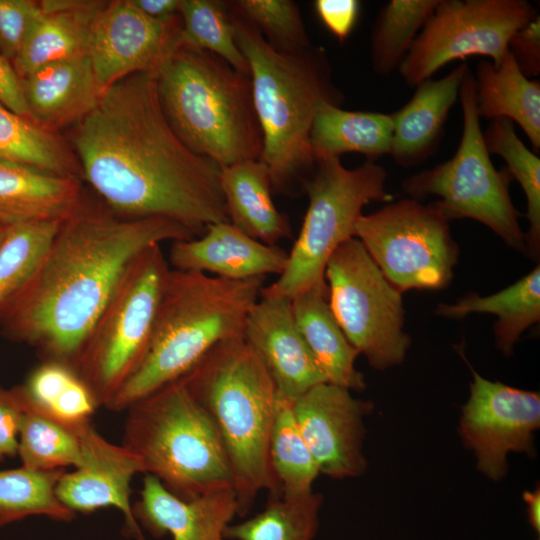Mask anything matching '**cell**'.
<instances>
[{"mask_svg":"<svg viewBox=\"0 0 540 540\" xmlns=\"http://www.w3.org/2000/svg\"><path fill=\"white\" fill-rule=\"evenodd\" d=\"M65 469L33 470L24 466L0 471V526L33 515L69 522L75 513L63 505L56 486Z\"/></svg>","mask_w":540,"mask_h":540,"instance_id":"cell-36","label":"cell"},{"mask_svg":"<svg viewBox=\"0 0 540 540\" xmlns=\"http://www.w3.org/2000/svg\"><path fill=\"white\" fill-rule=\"evenodd\" d=\"M105 3L40 1L41 14L13 61L20 79L44 66L87 55L92 23Z\"/></svg>","mask_w":540,"mask_h":540,"instance_id":"cell-24","label":"cell"},{"mask_svg":"<svg viewBox=\"0 0 540 540\" xmlns=\"http://www.w3.org/2000/svg\"><path fill=\"white\" fill-rule=\"evenodd\" d=\"M475 98L480 118H506L518 124L534 150L540 148V82L526 77L513 56L499 65L478 62L474 74Z\"/></svg>","mask_w":540,"mask_h":540,"instance_id":"cell-27","label":"cell"},{"mask_svg":"<svg viewBox=\"0 0 540 540\" xmlns=\"http://www.w3.org/2000/svg\"><path fill=\"white\" fill-rule=\"evenodd\" d=\"M288 252L257 241L229 222L208 225L198 237L174 241L167 257L172 269L229 280L280 275Z\"/></svg>","mask_w":540,"mask_h":540,"instance_id":"cell-19","label":"cell"},{"mask_svg":"<svg viewBox=\"0 0 540 540\" xmlns=\"http://www.w3.org/2000/svg\"><path fill=\"white\" fill-rule=\"evenodd\" d=\"M293 408L319 473L345 479L366 472L364 419L374 409L372 401L355 398L350 390L323 382L293 399Z\"/></svg>","mask_w":540,"mask_h":540,"instance_id":"cell-16","label":"cell"},{"mask_svg":"<svg viewBox=\"0 0 540 540\" xmlns=\"http://www.w3.org/2000/svg\"><path fill=\"white\" fill-rule=\"evenodd\" d=\"M269 454L281 496L294 498L313 492L319 470L298 426L293 399L278 392Z\"/></svg>","mask_w":540,"mask_h":540,"instance_id":"cell-31","label":"cell"},{"mask_svg":"<svg viewBox=\"0 0 540 540\" xmlns=\"http://www.w3.org/2000/svg\"><path fill=\"white\" fill-rule=\"evenodd\" d=\"M198 237L163 217L130 218L82 196L27 281L0 304V331L43 360L75 367L81 349L133 261L166 241Z\"/></svg>","mask_w":540,"mask_h":540,"instance_id":"cell-2","label":"cell"},{"mask_svg":"<svg viewBox=\"0 0 540 540\" xmlns=\"http://www.w3.org/2000/svg\"><path fill=\"white\" fill-rule=\"evenodd\" d=\"M314 9L328 31L340 43H344L357 22L360 2L357 0H316Z\"/></svg>","mask_w":540,"mask_h":540,"instance_id":"cell-43","label":"cell"},{"mask_svg":"<svg viewBox=\"0 0 540 540\" xmlns=\"http://www.w3.org/2000/svg\"><path fill=\"white\" fill-rule=\"evenodd\" d=\"M523 500L527 505L528 520L532 528L539 534L540 532V488L523 492Z\"/></svg>","mask_w":540,"mask_h":540,"instance_id":"cell-47","label":"cell"},{"mask_svg":"<svg viewBox=\"0 0 540 540\" xmlns=\"http://www.w3.org/2000/svg\"><path fill=\"white\" fill-rule=\"evenodd\" d=\"M180 379L221 437L232 471L237 515L244 516L261 491L281 496L269 454L277 390L243 338L217 343Z\"/></svg>","mask_w":540,"mask_h":540,"instance_id":"cell-5","label":"cell"},{"mask_svg":"<svg viewBox=\"0 0 540 540\" xmlns=\"http://www.w3.org/2000/svg\"><path fill=\"white\" fill-rule=\"evenodd\" d=\"M230 15L236 43L250 70L263 137L260 160L268 167L272 191L303 193L316 163L310 142L316 112L323 102L338 106L344 102L333 82L327 52L315 45L295 53L278 52L258 30Z\"/></svg>","mask_w":540,"mask_h":540,"instance_id":"cell-3","label":"cell"},{"mask_svg":"<svg viewBox=\"0 0 540 540\" xmlns=\"http://www.w3.org/2000/svg\"><path fill=\"white\" fill-rule=\"evenodd\" d=\"M179 44L207 51L225 60L237 71L250 75L240 51L226 1L181 0Z\"/></svg>","mask_w":540,"mask_h":540,"instance_id":"cell-38","label":"cell"},{"mask_svg":"<svg viewBox=\"0 0 540 540\" xmlns=\"http://www.w3.org/2000/svg\"><path fill=\"white\" fill-rule=\"evenodd\" d=\"M264 280H229L171 268L147 353L105 408L126 410L180 379L217 343L242 337L246 317L260 297Z\"/></svg>","mask_w":540,"mask_h":540,"instance_id":"cell-4","label":"cell"},{"mask_svg":"<svg viewBox=\"0 0 540 540\" xmlns=\"http://www.w3.org/2000/svg\"><path fill=\"white\" fill-rule=\"evenodd\" d=\"M181 19L155 20L132 0L106 2L95 17L89 36V57L103 89L142 72H155L178 45Z\"/></svg>","mask_w":540,"mask_h":540,"instance_id":"cell-15","label":"cell"},{"mask_svg":"<svg viewBox=\"0 0 540 540\" xmlns=\"http://www.w3.org/2000/svg\"><path fill=\"white\" fill-rule=\"evenodd\" d=\"M81 440V465L60 478L56 486L59 501L74 513L115 507L124 516L128 534L145 540L130 502L132 478L144 472L140 458L124 445L106 440L92 423L82 427Z\"/></svg>","mask_w":540,"mask_h":540,"instance_id":"cell-17","label":"cell"},{"mask_svg":"<svg viewBox=\"0 0 540 540\" xmlns=\"http://www.w3.org/2000/svg\"><path fill=\"white\" fill-rule=\"evenodd\" d=\"M123 443L137 455L144 472L173 495L192 500L233 489L230 463L208 412L175 380L127 409Z\"/></svg>","mask_w":540,"mask_h":540,"instance_id":"cell-7","label":"cell"},{"mask_svg":"<svg viewBox=\"0 0 540 540\" xmlns=\"http://www.w3.org/2000/svg\"><path fill=\"white\" fill-rule=\"evenodd\" d=\"M21 399L25 407L18 444L22 466L40 471L78 468L82 462L81 429L86 424L66 425Z\"/></svg>","mask_w":540,"mask_h":540,"instance_id":"cell-35","label":"cell"},{"mask_svg":"<svg viewBox=\"0 0 540 540\" xmlns=\"http://www.w3.org/2000/svg\"><path fill=\"white\" fill-rule=\"evenodd\" d=\"M440 0H390L378 12L371 32L374 72L398 69Z\"/></svg>","mask_w":540,"mask_h":540,"instance_id":"cell-33","label":"cell"},{"mask_svg":"<svg viewBox=\"0 0 540 540\" xmlns=\"http://www.w3.org/2000/svg\"><path fill=\"white\" fill-rule=\"evenodd\" d=\"M40 2L0 0V53L13 62L41 14Z\"/></svg>","mask_w":540,"mask_h":540,"instance_id":"cell-41","label":"cell"},{"mask_svg":"<svg viewBox=\"0 0 540 540\" xmlns=\"http://www.w3.org/2000/svg\"><path fill=\"white\" fill-rule=\"evenodd\" d=\"M132 2L146 16L168 21L178 16L181 0H132Z\"/></svg>","mask_w":540,"mask_h":540,"instance_id":"cell-46","label":"cell"},{"mask_svg":"<svg viewBox=\"0 0 540 540\" xmlns=\"http://www.w3.org/2000/svg\"><path fill=\"white\" fill-rule=\"evenodd\" d=\"M463 115L460 143L454 155L435 167L405 179L407 197L432 203L448 221L469 218L497 234L509 247L525 253V232L509 193L513 179L507 168L497 170L484 142L475 98L474 74L466 71L459 92Z\"/></svg>","mask_w":540,"mask_h":540,"instance_id":"cell-8","label":"cell"},{"mask_svg":"<svg viewBox=\"0 0 540 540\" xmlns=\"http://www.w3.org/2000/svg\"><path fill=\"white\" fill-rule=\"evenodd\" d=\"M16 387L26 403L73 427L91 423L99 407L75 368L60 361L43 360Z\"/></svg>","mask_w":540,"mask_h":540,"instance_id":"cell-30","label":"cell"},{"mask_svg":"<svg viewBox=\"0 0 540 540\" xmlns=\"http://www.w3.org/2000/svg\"><path fill=\"white\" fill-rule=\"evenodd\" d=\"M0 157L29 164L60 176L79 179L71 152L52 131L0 103Z\"/></svg>","mask_w":540,"mask_h":540,"instance_id":"cell-32","label":"cell"},{"mask_svg":"<svg viewBox=\"0 0 540 540\" xmlns=\"http://www.w3.org/2000/svg\"><path fill=\"white\" fill-rule=\"evenodd\" d=\"M220 186L228 221L234 227L267 245L291 237L287 216L273 202L270 174L263 161L220 167Z\"/></svg>","mask_w":540,"mask_h":540,"instance_id":"cell-26","label":"cell"},{"mask_svg":"<svg viewBox=\"0 0 540 540\" xmlns=\"http://www.w3.org/2000/svg\"><path fill=\"white\" fill-rule=\"evenodd\" d=\"M61 221H29L7 226L0 244V304L30 277Z\"/></svg>","mask_w":540,"mask_h":540,"instance_id":"cell-39","label":"cell"},{"mask_svg":"<svg viewBox=\"0 0 540 540\" xmlns=\"http://www.w3.org/2000/svg\"><path fill=\"white\" fill-rule=\"evenodd\" d=\"M539 14L526 0H440L398 68L416 87L446 64L469 56L499 65L512 36Z\"/></svg>","mask_w":540,"mask_h":540,"instance_id":"cell-13","label":"cell"},{"mask_svg":"<svg viewBox=\"0 0 540 540\" xmlns=\"http://www.w3.org/2000/svg\"><path fill=\"white\" fill-rule=\"evenodd\" d=\"M354 237L402 293L443 289L454 277L459 247L449 221L432 203L406 197L362 214Z\"/></svg>","mask_w":540,"mask_h":540,"instance_id":"cell-12","label":"cell"},{"mask_svg":"<svg viewBox=\"0 0 540 540\" xmlns=\"http://www.w3.org/2000/svg\"><path fill=\"white\" fill-rule=\"evenodd\" d=\"M324 278L333 315L359 355L376 370L402 364L411 346L404 330L402 292L389 282L357 238L334 251Z\"/></svg>","mask_w":540,"mask_h":540,"instance_id":"cell-11","label":"cell"},{"mask_svg":"<svg viewBox=\"0 0 540 540\" xmlns=\"http://www.w3.org/2000/svg\"><path fill=\"white\" fill-rule=\"evenodd\" d=\"M0 103L14 113L28 118L21 79L11 61L0 53Z\"/></svg>","mask_w":540,"mask_h":540,"instance_id":"cell-45","label":"cell"},{"mask_svg":"<svg viewBox=\"0 0 540 540\" xmlns=\"http://www.w3.org/2000/svg\"><path fill=\"white\" fill-rule=\"evenodd\" d=\"M71 143L82 177L113 212L167 218L197 236L208 225L229 222L220 167L176 135L162 110L155 72L106 88L77 122Z\"/></svg>","mask_w":540,"mask_h":540,"instance_id":"cell-1","label":"cell"},{"mask_svg":"<svg viewBox=\"0 0 540 540\" xmlns=\"http://www.w3.org/2000/svg\"><path fill=\"white\" fill-rule=\"evenodd\" d=\"M24 414V403L16 386L10 389L0 386V462L18 455Z\"/></svg>","mask_w":540,"mask_h":540,"instance_id":"cell-42","label":"cell"},{"mask_svg":"<svg viewBox=\"0 0 540 540\" xmlns=\"http://www.w3.org/2000/svg\"><path fill=\"white\" fill-rule=\"evenodd\" d=\"M489 154L504 159L512 178L518 181L526 197V253L534 260L540 255V158L518 137L514 123L506 118L491 120L483 131Z\"/></svg>","mask_w":540,"mask_h":540,"instance_id":"cell-34","label":"cell"},{"mask_svg":"<svg viewBox=\"0 0 540 540\" xmlns=\"http://www.w3.org/2000/svg\"><path fill=\"white\" fill-rule=\"evenodd\" d=\"M435 313L449 319H462L471 313L495 315V344L510 356L522 333L540 320V266L491 295L469 293L453 304L439 303Z\"/></svg>","mask_w":540,"mask_h":540,"instance_id":"cell-28","label":"cell"},{"mask_svg":"<svg viewBox=\"0 0 540 540\" xmlns=\"http://www.w3.org/2000/svg\"><path fill=\"white\" fill-rule=\"evenodd\" d=\"M392 132L391 114L349 111L323 102L314 118L310 142L315 160L357 152L375 161L390 154Z\"/></svg>","mask_w":540,"mask_h":540,"instance_id":"cell-29","label":"cell"},{"mask_svg":"<svg viewBox=\"0 0 540 540\" xmlns=\"http://www.w3.org/2000/svg\"><path fill=\"white\" fill-rule=\"evenodd\" d=\"M133 514L155 537L168 533L173 540H226L224 532L238 514V504L233 489L183 500L146 474Z\"/></svg>","mask_w":540,"mask_h":540,"instance_id":"cell-20","label":"cell"},{"mask_svg":"<svg viewBox=\"0 0 540 540\" xmlns=\"http://www.w3.org/2000/svg\"><path fill=\"white\" fill-rule=\"evenodd\" d=\"M80 180L0 157V224L63 220L82 198Z\"/></svg>","mask_w":540,"mask_h":540,"instance_id":"cell-23","label":"cell"},{"mask_svg":"<svg viewBox=\"0 0 540 540\" xmlns=\"http://www.w3.org/2000/svg\"><path fill=\"white\" fill-rule=\"evenodd\" d=\"M226 5L278 52L295 53L312 45L299 6L292 0H234Z\"/></svg>","mask_w":540,"mask_h":540,"instance_id":"cell-40","label":"cell"},{"mask_svg":"<svg viewBox=\"0 0 540 540\" xmlns=\"http://www.w3.org/2000/svg\"><path fill=\"white\" fill-rule=\"evenodd\" d=\"M21 86L28 118L52 132L78 122L105 90L87 55L39 68L22 77Z\"/></svg>","mask_w":540,"mask_h":540,"instance_id":"cell-21","label":"cell"},{"mask_svg":"<svg viewBox=\"0 0 540 540\" xmlns=\"http://www.w3.org/2000/svg\"><path fill=\"white\" fill-rule=\"evenodd\" d=\"M387 171L366 160L354 169L338 157L316 159L315 168L303 186L308 207L286 266L277 280L262 292L293 298L324 278L327 261L345 241L354 237L358 218L373 201L390 202Z\"/></svg>","mask_w":540,"mask_h":540,"instance_id":"cell-9","label":"cell"},{"mask_svg":"<svg viewBox=\"0 0 540 540\" xmlns=\"http://www.w3.org/2000/svg\"><path fill=\"white\" fill-rule=\"evenodd\" d=\"M155 75L162 110L192 152L219 167L261 158L250 75L213 53L179 43Z\"/></svg>","mask_w":540,"mask_h":540,"instance_id":"cell-6","label":"cell"},{"mask_svg":"<svg viewBox=\"0 0 540 540\" xmlns=\"http://www.w3.org/2000/svg\"><path fill=\"white\" fill-rule=\"evenodd\" d=\"M6 229H7V226H4V225H1L0 224V244L4 238V235L6 233Z\"/></svg>","mask_w":540,"mask_h":540,"instance_id":"cell-48","label":"cell"},{"mask_svg":"<svg viewBox=\"0 0 540 540\" xmlns=\"http://www.w3.org/2000/svg\"><path fill=\"white\" fill-rule=\"evenodd\" d=\"M509 52L526 77L540 72V18L539 16L518 30L509 42Z\"/></svg>","mask_w":540,"mask_h":540,"instance_id":"cell-44","label":"cell"},{"mask_svg":"<svg viewBox=\"0 0 540 540\" xmlns=\"http://www.w3.org/2000/svg\"><path fill=\"white\" fill-rule=\"evenodd\" d=\"M171 267L161 245L130 265L92 327L75 364L99 407H106L142 363Z\"/></svg>","mask_w":540,"mask_h":540,"instance_id":"cell-10","label":"cell"},{"mask_svg":"<svg viewBox=\"0 0 540 540\" xmlns=\"http://www.w3.org/2000/svg\"><path fill=\"white\" fill-rule=\"evenodd\" d=\"M322 500L314 491L294 498L270 497L261 513L228 525L224 536L233 540H313Z\"/></svg>","mask_w":540,"mask_h":540,"instance_id":"cell-37","label":"cell"},{"mask_svg":"<svg viewBox=\"0 0 540 540\" xmlns=\"http://www.w3.org/2000/svg\"><path fill=\"white\" fill-rule=\"evenodd\" d=\"M291 304L297 327L326 381L363 391L365 378L355 367L359 353L333 315L325 278L291 298Z\"/></svg>","mask_w":540,"mask_h":540,"instance_id":"cell-25","label":"cell"},{"mask_svg":"<svg viewBox=\"0 0 540 540\" xmlns=\"http://www.w3.org/2000/svg\"><path fill=\"white\" fill-rule=\"evenodd\" d=\"M468 363V362H467ZM472 373L458 433L476 458L477 470L492 481L508 472L510 452L536 455L534 433L540 427V394L491 381Z\"/></svg>","mask_w":540,"mask_h":540,"instance_id":"cell-14","label":"cell"},{"mask_svg":"<svg viewBox=\"0 0 540 540\" xmlns=\"http://www.w3.org/2000/svg\"><path fill=\"white\" fill-rule=\"evenodd\" d=\"M468 68L463 62L440 79L425 80L415 87L411 99L391 114L393 132L389 155L397 165L406 168L418 165L438 149Z\"/></svg>","mask_w":540,"mask_h":540,"instance_id":"cell-22","label":"cell"},{"mask_svg":"<svg viewBox=\"0 0 540 540\" xmlns=\"http://www.w3.org/2000/svg\"><path fill=\"white\" fill-rule=\"evenodd\" d=\"M242 338L279 394L295 399L327 382L297 327L291 298L261 291L246 317Z\"/></svg>","mask_w":540,"mask_h":540,"instance_id":"cell-18","label":"cell"}]
</instances>
